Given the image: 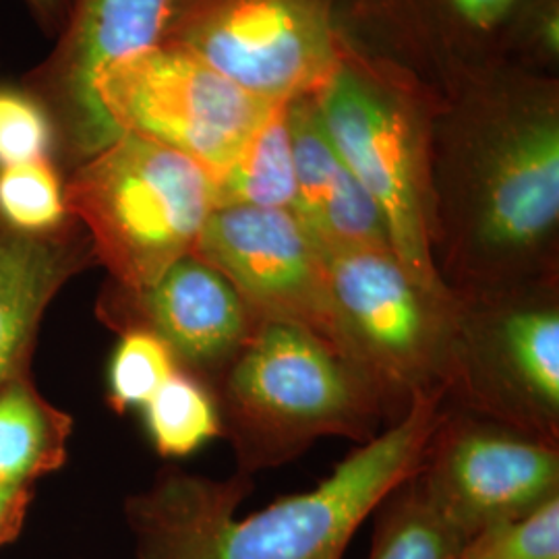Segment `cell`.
Segmentation results:
<instances>
[{
    "mask_svg": "<svg viewBox=\"0 0 559 559\" xmlns=\"http://www.w3.org/2000/svg\"><path fill=\"white\" fill-rule=\"evenodd\" d=\"M32 501V485L0 483V547L20 537Z\"/></svg>",
    "mask_w": 559,
    "mask_h": 559,
    "instance_id": "cell-23",
    "label": "cell"
},
{
    "mask_svg": "<svg viewBox=\"0 0 559 559\" xmlns=\"http://www.w3.org/2000/svg\"><path fill=\"white\" fill-rule=\"evenodd\" d=\"M452 295L445 404L559 448L558 278Z\"/></svg>",
    "mask_w": 559,
    "mask_h": 559,
    "instance_id": "cell-5",
    "label": "cell"
},
{
    "mask_svg": "<svg viewBox=\"0 0 559 559\" xmlns=\"http://www.w3.org/2000/svg\"><path fill=\"white\" fill-rule=\"evenodd\" d=\"M96 96L119 135L162 143L198 162L212 180L221 179L240 145L278 104L240 90L173 44L106 71Z\"/></svg>",
    "mask_w": 559,
    "mask_h": 559,
    "instance_id": "cell-7",
    "label": "cell"
},
{
    "mask_svg": "<svg viewBox=\"0 0 559 559\" xmlns=\"http://www.w3.org/2000/svg\"><path fill=\"white\" fill-rule=\"evenodd\" d=\"M179 369L168 346L145 330H127L108 369V402L117 413L145 406Z\"/></svg>",
    "mask_w": 559,
    "mask_h": 559,
    "instance_id": "cell-20",
    "label": "cell"
},
{
    "mask_svg": "<svg viewBox=\"0 0 559 559\" xmlns=\"http://www.w3.org/2000/svg\"><path fill=\"white\" fill-rule=\"evenodd\" d=\"M57 138L55 119L34 92L0 85V168L50 158Z\"/></svg>",
    "mask_w": 559,
    "mask_h": 559,
    "instance_id": "cell-22",
    "label": "cell"
},
{
    "mask_svg": "<svg viewBox=\"0 0 559 559\" xmlns=\"http://www.w3.org/2000/svg\"><path fill=\"white\" fill-rule=\"evenodd\" d=\"M100 318L120 334H154L168 346L180 371L210 390L239 355L255 323L233 284L193 253L145 288L112 284L102 297Z\"/></svg>",
    "mask_w": 559,
    "mask_h": 559,
    "instance_id": "cell-13",
    "label": "cell"
},
{
    "mask_svg": "<svg viewBox=\"0 0 559 559\" xmlns=\"http://www.w3.org/2000/svg\"><path fill=\"white\" fill-rule=\"evenodd\" d=\"M64 182L46 160L0 168V222L23 235H55L71 226Z\"/></svg>",
    "mask_w": 559,
    "mask_h": 559,
    "instance_id": "cell-19",
    "label": "cell"
},
{
    "mask_svg": "<svg viewBox=\"0 0 559 559\" xmlns=\"http://www.w3.org/2000/svg\"><path fill=\"white\" fill-rule=\"evenodd\" d=\"M459 559H559V496L528 516L483 528L464 543Z\"/></svg>",
    "mask_w": 559,
    "mask_h": 559,
    "instance_id": "cell-21",
    "label": "cell"
},
{
    "mask_svg": "<svg viewBox=\"0 0 559 559\" xmlns=\"http://www.w3.org/2000/svg\"><path fill=\"white\" fill-rule=\"evenodd\" d=\"M415 480L468 540L558 498L559 448L445 404Z\"/></svg>",
    "mask_w": 559,
    "mask_h": 559,
    "instance_id": "cell-10",
    "label": "cell"
},
{
    "mask_svg": "<svg viewBox=\"0 0 559 559\" xmlns=\"http://www.w3.org/2000/svg\"><path fill=\"white\" fill-rule=\"evenodd\" d=\"M145 423L160 456L182 459L222 436L218 404L198 378L177 369L143 406Z\"/></svg>",
    "mask_w": 559,
    "mask_h": 559,
    "instance_id": "cell-18",
    "label": "cell"
},
{
    "mask_svg": "<svg viewBox=\"0 0 559 559\" xmlns=\"http://www.w3.org/2000/svg\"><path fill=\"white\" fill-rule=\"evenodd\" d=\"M316 100L344 166L380 205L394 255L423 288L450 297L433 260L431 162L411 120L380 87L344 64Z\"/></svg>",
    "mask_w": 559,
    "mask_h": 559,
    "instance_id": "cell-8",
    "label": "cell"
},
{
    "mask_svg": "<svg viewBox=\"0 0 559 559\" xmlns=\"http://www.w3.org/2000/svg\"><path fill=\"white\" fill-rule=\"evenodd\" d=\"M222 436L237 471L255 477L323 438L367 441L390 415L378 388L313 332L255 321L239 355L212 388Z\"/></svg>",
    "mask_w": 559,
    "mask_h": 559,
    "instance_id": "cell-3",
    "label": "cell"
},
{
    "mask_svg": "<svg viewBox=\"0 0 559 559\" xmlns=\"http://www.w3.org/2000/svg\"><path fill=\"white\" fill-rule=\"evenodd\" d=\"M179 0H78L59 48L44 64L36 96L69 152L87 160L119 138L96 85L106 71L166 40Z\"/></svg>",
    "mask_w": 559,
    "mask_h": 559,
    "instance_id": "cell-12",
    "label": "cell"
},
{
    "mask_svg": "<svg viewBox=\"0 0 559 559\" xmlns=\"http://www.w3.org/2000/svg\"><path fill=\"white\" fill-rule=\"evenodd\" d=\"M73 420L41 396L27 367L0 385V483L32 485L67 460Z\"/></svg>",
    "mask_w": 559,
    "mask_h": 559,
    "instance_id": "cell-15",
    "label": "cell"
},
{
    "mask_svg": "<svg viewBox=\"0 0 559 559\" xmlns=\"http://www.w3.org/2000/svg\"><path fill=\"white\" fill-rule=\"evenodd\" d=\"M164 44L265 102L318 94L340 67L328 0H179Z\"/></svg>",
    "mask_w": 559,
    "mask_h": 559,
    "instance_id": "cell-9",
    "label": "cell"
},
{
    "mask_svg": "<svg viewBox=\"0 0 559 559\" xmlns=\"http://www.w3.org/2000/svg\"><path fill=\"white\" fill-rule=\"evenodd\" d=\"M29 4V9L34 11V15L46 23V25H55L60 20V11H62V0H25Z\"/></svg>",
    "mask_w": 559,
    "mask_h": 559,
    "instance_id": "cell-25",
    "label": "cell"
},
{
    "mask_svg": "<svg viewBox=\"0 0 559 559\" xmlns=\"http://www.w3.org/2000/svg\"><path fill=\"white\" fill-rule=\"evenodd\" d=\"M193 255L233 284L253 321L300 325L344 357L325 261L290 210L216 207Z\"/></svg>",
    "mask_w": 559,
    "mask_h": 559,
    "instance_id": "cell-11",
    "label": "cell"
},
{
    "mask_svg": "<svg viewBox=\"0 0 559 559\" xmlns=\"http://www.w3.org/2000/svg\"><path fill=\"white\" fill-rule=\"evenodd\" d=\"M516 0H454L462 17L477 27H491L500 23Z\"/></svg>",
    "mask_w": 559,
    "mask_h": 559,
    "instance_id": "cell-24",
    "label": "cell"
},
{
    "mask_svg": "<svg viewBox=\"0 0 559 559\" xmlns=\"http://www.w3.org/2000/svg\"><path fill=\"white\" fill-rule=\"evenodd\" d=\"M64 200L112 284L131 290L191 255L216 210L214 180L198 162L133 133L81 162Z\"/></svg>",
    "mask_w": 559,
    "mask_h": 559,
    "instance_id": "cell-4",
    "label": "cell"
},
{
    "mask_svg": "<svg viewBox=\"0 0 559 559\" xmlns=\"http://www.w3.org/2000/svg\"><path fill=\"white\" fill-rule=\"evenodd\" d=\"M378 512L369 559H459L466 539L427 501L415 475Z\"/></svg>",
    "mask_w": 559,
    "mask_h": 559,
    "instance_id": "cell-17",
    "label": "cell"
},
{
    "mask_svg": "<svg viewBox=\"0 0 559 559\" xmlns=\"http://www.w3.org/2000/svg\"><path fill=\"white\" fill-rule=\"evenodd\" d=\"M92 260L90 239L71 226L36 237L0 222V385L29 367L46 307Z\"/></svg>",
    "mask_w": 559,
    "mask_h": 559,
    "instance_id": "cell-14",
    "label": "cell"
},
{
    "mask_svg": "<svg viewBox=\"0 0 559 559\" xmlns=\"http://www.w3.org/2000/svg\"><path fill=\"white\" fill-rule=\"evenodd\" d=\"M216 207L251 205L295 212L297 177L288 124V102H278L240 145L230 166L214 180Z\"/></svg>",
    "mask_w": 559,
    "mask_h": 559,
    "instance_id": "cell-16",
    "label": "cell"
},
{
    "mask_svg": "<svg viewBox=\"0 0 559 559\" xmlns=\"http://www.w3.org/2000/svg\"><path fill=\"white\" fill-rule=\"evenodd\" d=\"M433 260L450 290L558 278L559 119L545 104L498 122L431 175Z\"/></svg>",
    "mask_w": 559,
    "mask_h": 559,
    "instance_id": "cell-2",
    "label": "cell"
},
{
    "mask_svg": "<svg viewBox=\"0 0 559 559\" xmlns=\"http://www.w3.org/2000/svg\"><path fill=\"white\" fill-rule=\"evenodd\" d=\"M321 255L344 357L378 388L390 423L420 394L445 392L454 295L423 288L392 249H332Z\"/></svg>",
    "mask_w": 559,
    "mask_h": 559,
    "instance_id": "cell-6",
    "label": "cell"
},
{
    "mask_svg": "<svg viewBox=\"0 0 559 559\" xmlns=\"http://www.w3.org/2000/svg\"><path fill=\"white\" fill-rule=\"evenodd\" d=\"M443 413V390L420 394L318 487L245 519L253 477L168 471L124 506L138 559H342L360 524L419 471Z\"/></svg>",
    "mask_w": 559,
    "mask_h": 559,
    "instance_id": "cell-1",
    "label": "cell"
}]
</instances>
